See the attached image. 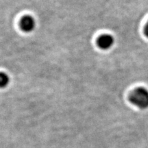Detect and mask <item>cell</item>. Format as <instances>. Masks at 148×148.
Masks as SVG:
<instances>
[{
	"label": "cell",
	"instance_id": "cell-1",
	"mask_svg": "<svg viewBox=\"0 0 148 148\" xmlns=\"http://www.w3.org/2000/svg\"><path fill=\"white\" fill-rule=\"evenodd\" d=\"M130 102L139 108H148V90L144 87H138L129 96Z\"/></svg>",
	"mask_w": 148,
	"mask_h": 148
},
{
	"label": "cell",
	"instance_id": "cell-2",
	"mask_svg": "<svg viewBox=\"0 0 148 148\" xmlns=\"http://www.w3.org/2000/svg\"><path fill=\"white\" fill-rule=\"evenodd\" d=\"M20 27L23 32H31L35 29L36 21L34 17L30 15H25L21 18L19 23Z\"/></svg>",
	"mask_w": 148,
	"mask_h": 148
},
{
	"label": "cell",
	"instance_id": "cell-3",
	"mask_svg": "<svg viewBox=\"0 0 148 148\" xmlns=\"http://www.w3.org/2000/svg\"><path fill=\"white\" fill-rule=\"evenodd\" d=\"M114 38L110 34H103L98 38L97 45L102 49H108L113 45Z\"/></svg>",
	"mask_w": 148,
	"mask_h": 148
},
{
	"label": "cell",
	"instance_id": "cell-4",
	"mask_svg": "<svg viewBox=\"0 0 148 148\" xmlns=\"http://www.w3.org/2000/svg\"><path fill=\"white\" fill-rule=\"evenodd\" d=\"M10 83V77L7 73L0 72V88H4Z\"/></svg>",
	"mask_w": 148,
	"mask_h": 148
},
{
	"label": "cell",
	"instance_id": "cell-5",
	"mask_svg": "<svg viewBox=\"0 0 148 148\" xmlns=\"http://www.w3.org/2000/svg\"><path fill=\"white\" fill-rule=\"evenodd\" d=\"M144 34H145V36L148 38V22L147 23V24H146L145 29H144Z\"/></svg>",
	"mask_w": 148,
	"mask_h": 148
}]
</instances>
